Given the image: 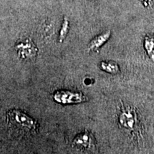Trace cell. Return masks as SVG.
Masks as SVG:
<instances>
[{"instance_id": "6da1fadb", "label": "cell", "mask_w": 154, "mask_h": 154, "mask_svg": "<svg viewBox=\"0 0 154 154\" xmlns=\"http://www.w3.org/2000/svg\"><path fill=\"white\" fill-rule=\"evenodd\" d=\"M6 117L8 124L17 128L32 132L36 131L38 128L37 122L29 116L23 113L22 111L12 109L7 113Z\"/></svg>"}, {"instance_id": "7a4b0ae2", "label": "cell", "mask_w": 154, "mask_h": 154, "mask_svg": "<svg viewBox=\"0 0 154 154\" xmlns=\"http://www.w3.org/2000/svg\"><path fill=\"white\" fill-rule=\"evenodd\" d=\"M14 49L18 57L23 60L33 61L37 57L38 48L33 40L29 38L17 42Z\"/></svg>"}, {"instance_id": "3957f363", "label": "cell", "mask_w": 154, "mask_h": 154, "mask_svg": "<svg viewBox=\"0 0 154 154\" xmlns=\"http://www.w3.org/2000/svg\"><path fill=\"white\" fill-rule=\"evenodd\" d=\"M54 100L61 104H75L88 101V98L80 92L57 91L53 95Z\"/></svg>"}, {"instance_id": "277c9868", "label": "cell", "mask_w": 154, "mask_h": 154, "mask_svg": "<svg viewBox=\"0 0 154 154\" xmlns=\"http://www.w3.org/2000/svg\"><path fill=\"white\" fill-rule=\"evenodd\" d=\"M119 122V124L126 129L135 130L137 126V116L134 109L131 107L122 106Z\"/></svg>"}, {"instance_id": "5b68a950", "label": "cell", "mask_w": 154, "mask_h": 154, "mask_svg": "<svg viewBox=\"0 0 154 154\" xmlns=\"http://www.w3.org/2000/svg\"><path fill=\"white\" fill-rule=\"evenodd\" d=\"M72 146L80 150H94L96 146L95 138L91 133L85 131L74 138Z\"/></svg>"}, {"instance_id": "8992f818", "label": "cell", "mask_w": 154, "mask_h": 154, "mask_svg": "<svg viewBox=\"0 0 154 154\" xmlns=\"http://www.w3.org/2000/svg\"><path fill=\"white\" fill-rule=\"evenodd\" d=\"M111 36V31L108 30L103 32L101 34H99L94 37L90 42L88 45V50L89 52L91 51H96L99 52L100 48L109 39Z\"/></svg>"}, {"instance_id": "52a82bcc", "label": "cell", "mask_w": 154, "mask_h": 154, "mask_svg": "<svg viewBox=\"0 0 154 154\" xmlns=\"http://www.w3.org/2000/svg\"><path fill=\"white\" fill-rule=\"evenodd\" d=\"M99 67L103 71L111 74H117L120 72L119 65L114 61H101Z\"/></svg>"}, {"instance_id": "ba28073f", "label": "cell", "mask_w": 154, "mask_h": 154, "mask_svg": "<svg viewBox=\"0 0 154 154\" xmlns=\"http://www.w3.org/2000/svg\"><path fill=\"white\" fill-rule=\"evenodd\" d=\"M144 47L149 57L154 61V34L146 36Z\"/></svg>"}, {"instance_id": "9c48e42d", "label": "cell", "mask_w": 154, "mask_h": 154, "mask_svg": "<svg viewBox=\"0 0 154 154\" xmlns=\"http://www.w3.org/2000/svg\"><path fill=\"white\" fill-rule=\"evenodd\" d=\"M69 29V22L68 19L66 17L63 18V21L61 25V27L59 32V42H63V40L66 37L67 34H68Z\"/></svg>"}, {"instance_id": "30bf717a", "label": "cell", "mask_w": 154, "mask_h": 154, "mask_svg": "<svg viewBox=\"0 0 154 154\" xmlns=\"http://www.w3.org/2000/svg\"><path fill=\"white\" fill-rule=\"evenodd\" d=\"M84 84L86 86H90L91 84H93V80L90 78H86L84 81Z\"/></svg>"}]
</instances>
